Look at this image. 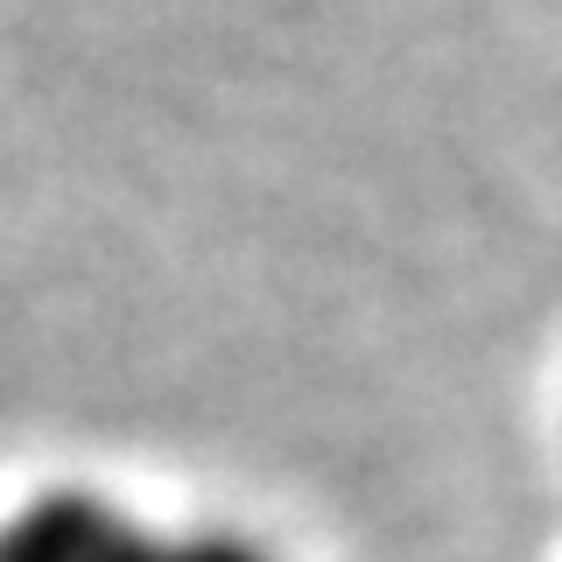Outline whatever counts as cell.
<instances>
[{
	"label": "cell",
	"instance_id": "6da1fadb",
	"mask_svg": "<svg viewBox=\"0 0 562 562\" xmlns=\"http://www.w3.org/2000/svg\"><path fill=\"white\" fill-rule=\"evenodd\" d=\"M155 549L162 535L99 492H43L0 520V562H155Z\"/></svg>",
	"mask_w": 562,
	"mask_h": 562
},
{
	"label": "cell",
	"instance_id": "7a4b0ae2",
	"mask_svg": "<svg viewBox=\"0 0 562 562\" xmlns=\"http://www.w3.org/2000/svg\"><path fill=\"white\" fill-rule=\"evenodd\" d=\"M155 562H274V555L239 527H190V535H162Z\"/></svg>",
	"mask_w": 562,
	"mask_h": 562
}]
</instances>
